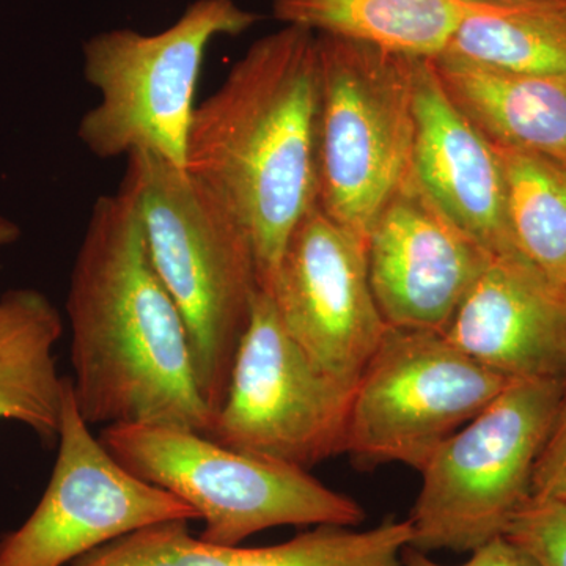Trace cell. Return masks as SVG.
<instances>
[{"label":"cell","instance_id":"cell-1","mask_svg":"<svg viewBox=\"0 0 566 566\" xmlns=\"http://www.w3.org/2000/svg\"><path fill=\"white\" fill-rule=\"evenodd\" d=\"M66 316L74 401L88 424H142L208 436L188 329L153 266L123 185L93 205L71 271Z\"/></svg>","mask_w":566,"mask_h":566},{"label":"cell","instance_id":"cell-2","mask_svg":"<svg viewBox=\"0 0 566 566\" xmlns=\"http://www.w3.org/2000/svg\"><path fill=\"white\" fill-rule=\"evenodd\" d=\"M318 36L283 25L256 40L193 112L185 170L244 227L262 289L318 205Z\"/></svg>","mask_w":566,"mask_h":566},{"label":"cell","instance_id":"cell-3","mask_svg":"<svg viewBox=\"0 0 566 566\" xmlns=\"http://www.w3.org/2000/svg\"><path fill=\"white\" fill-rule=\"evenodd\" d=\"M122 182L136 202L153 266L186 324L197 382L216 417L260 289L249 234L202 182L150 153L129 156Z\"/></svg>","mask_w":566,"mask_h":566},{"label":"cell","instance_id":"cell-4","mask_svg":"<svg viewBox=\"0 0 566 566\" xmlns=\"http://www.w3.org/2000/svg\"><path fill=\"white\" fill-rule=\"evenodd\" d=\"M259 20L234 0H196L161 32L111 29L91 36L82 65L98 103L81 118L84 147L103 159L150 153L185 169L208 48Z\"/></svg>","mask_w":566,"mask_h":566},{"label":"cell","instance_id":"cell-5","mask_svg":"<svg viewBox=\"0 0 566 566\" xmlns=\"http://www.w3.org/2000/svg\"><path fill=\"white\" fill-rule=\"evenodd\" d=\"M318 36V207L367 243L379 212L411 178L417 57Z\"/></svg>","mask_w":566,"mask_h":566},{"label":"cell","instance_id":"cell-6","mask_svg":"<svg viewBox=\"0 0 566 566\" xmlns=\"http://www.w3.org/2000/svg\"><path fill=\"white\" fill-rule=\"evenodd\" d=\"M99 439L133 474L191 505L205 523L200 538L212 545L240 546L279 526L356 527L365 520L354 499L305 469L230 449L196 431L112 424Z\"/></svg>","mask_w":566,"mask_h":566},{"label":"cell","instance_id":"cell-7","mask_svg":"<svg viewBox=\"0 0 566 566\" xmlns=\"http://www.w3.org/2000/svg\"><path fill=\"white\" fill-rule=\"evenodd\" d=\"M566 382L515 379L436 450L411 516V547L472 553L505 536L532 499V479Z\"/></svg>","mask_w":566,"mask_h":566},{"label":"cell","instance_id":"cell-8","mask_svg":"<svg viewBox=\"0 0 566 566\" xmlns=\"http://www.w3.org/2000/svg\"><path fill=\"white\" fill-rule=\"evenodd\" d=\"M510 382L444 334L389 326L354 386L345 455L364 469L397 463L422 472Z\"/></svg>","mask_w":566,"mask_h":566},{"label":"cell","instance_id":"cell-9","mask_svg":"<svg viewBox=\"0 0 566 566\" xmlns=\"http://www.w3.org/2000/svg\"><path fill=\"white\" fill-rule=\"evenodd\" d=\"M353 389L312 363L260 286L208 438L308 471L344 455Z\"/></svg>","mask_w":566,"mask_h":566},{"label":"cell","instance_id":"cell-10","mask_svg":"<svg viewBox=\"0 0 566 566\" xmlns=\"http://www.w3.org/2000/svg\"><path fill=\"white\" fill-rule=\"evenodd\" d=\"M57 444L39 505L20 527L0 536V566H69L139 528L199 520L191 505L112 455L77 409L70 376Z\"/></svg>","mask_w":566,"mask_h":566},{"label":"cell","instance_id":"cell-11","mask_svg":"<svg viewBox=\"0 0 566 566\" xmlns=\"http://www.w3.org/2000/svg\"><path fill=\"white\" fill-rule=\"evenodd\" d=\"M263 290L312 363L356 386L389 329L371 290L364 241L316 205L297 223Z\"/></svg>","mask_w":566,"mask_h":566},{"label":"cell","instance_id":"cell-12","mask_svg":"<svg viewBox=\"0 0 566 566\" xmlns=\"http://www.w3.org/2000/svg\"><path fill=\"white\" fill-rule=\"evenodd\" d=\"M365 251L385 322L441 334L493 259L430 202L412 175L379 212Z\"/></svg>","mask_w":566,"mask_h":566},{"label":"cell","instance_id":"cell-13","mask_svg":"<svg viewBox=\"0 0 566 566\" xmlns=\"http://www.w3.org/2000/svg\"><path fill=\"white\" fill-rule=\"evenodd\" d=\"M412 180L491 256L520 255L506 222L497 148L447 95L433 59H416Z\"/></svg>","mask_w":566,"mask_h":566},{"label":"cell","instance_id":"cell-14","mask_svg":"<svg viewBox=\"0 0 566 566\" xmlns=\"http://www.w3.org/2000/svg\"><path fill=\"white\" fill-rule=\"evenodd\" d=\"M444 335L512 381L566 382V294L521 255L491 259Z\"/></svg>","mask_w":566,"mask_h":566},{"label":"cell","instance_id":"cell-15","mask_svg":"<svg viewBox=\"0 0 566 566\" xmlns=\"http://www.w3.org/2000/svg\"><path fill=\"white\" fill-rule=\"evenodd\" d=\"M188 524L139 528L69 566H401L409 539L401 521H386L368 531L316 526L273 546H219L193 536Z\"/></svg>","mask_w":566,"mask_h":566},{"label":"cell","instance_id":"cell-16","mask_svg":"<svg viewBox=\"0 0 566 566\" xmlns=\"http://www.w3.org/2000/svg\"><path fill=\"white\" fill-rule=\"evenodd\" d=\"M447 95L494 147L566 163V76L433 59Z\"/></svg>","mask_w":566,"mask_h":566},{"label":"cell","instance_id":"cell-17","mask_svg":"<svg viewBox=\"0 0 566 566\" xmlns=\"http://www.w3.org/2000/svg\"><path fill=\"white\" fill-rule=\"evenodd\" d=\"M62 333L57 307L39 290L0 296V419L24 424L46 444L57 441L65 397L55 360Z\"/></svg>","mask_w":566,"mask_h":566},{"label":"cell","instance_id":"cell-18","mask_svg":"<svg viewBox=\"0 0 566 566\" xmlns=\"http://www.w3.org/2000/svg\"><path fill=\"white\" fill-rule=\"evenodd\" d=\"M468 0H274L283 25L359 41L395 54L436 59L468 14Z\"/></svg>","mask_w":566,"mask_h":566},{"label":"cell","instance_id":"cell-19","mask_svg":"<svg viewBox=\"0 0 566 566\" xmlns=\"http://www.w3.org/2000/svg\"><path fill=\"white\" fill-rule=\"evenodd\" d=\"M441 55L510 73L566 76V0H468Z\"/></svg>","mask_w":566,"mask_h":566},{"label":"cell","instance_id":"cell-20","mask_svg":"<svg viewBox=\"0 0 566 566\" xmlns=\"http://www.w3.org/2000/svg\"><path fill=\"white\" fill-rule=\"evenodd\" d=\"M497 153L513 245L566 294V163L509 148H497Z\"/></svg>","mask_w":566,"mask_h":566},{"label":"cell","instance_id":"cell-21","mask_svg":"<svg viewBox=\"0 0 566 566\" xmlns=\"http://www.w3.org/2000/svg\"><path fill=\"white\" fill-rule=\"evenodd\" d=\"M505 536L542 566H566V501L531 499Z\"/></svg>","mask_w":566,"mask_h":566},{"label":"cell","instance_id":"cell-22","mask_svg":"<svg viewBox=\"0 0 566 566\" xmlns=\"http://www.w3.org/2000/svg\"><path fill=\"white\" fill-rule=\"evenodd\" d=\"M532 499L566 501V395L553 431L536 461Z\"/></svg>","mask_w":566,"mask_h":566},{"label":"cell","instance_id":"cell-23","mask_svg":"<svg viewBox=\"0 0 566 566\" xmlns=\"http://www.w3.org/2000/svg\"><path fill=\"white\" fill-rule=\"evenodd\" d=\"M401 566H449L438 564L427 553L406 546L401 553ZM453 566H542L523 547L506 536L491 539L472 551L471 558L463 565Z\"/></svg>","mask_w":566,"mask_h":566},{"label":"cell","instance_id":"cell-24","mask_svg":"<svg viewBox=\"0 0 566 566\" xmlns=\"http://www.w3.org/2000/svg\"><path fill=\"white\" fill-rule=\"evenodd\" d=\"M20 227L10 219L0 216V248L14 243L20 238Z\"/></svg>","mask_w":566,"mask_h":566}]
</instances>
